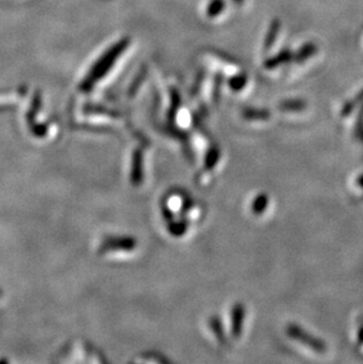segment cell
Returning <instances> with one entry per match:
<instances>
[{
	"label": "cell",
	"mask_w": 363,
	"mask_h": 364,
	"mask_svg": "<svg viewBox=\"0 0 363 364\" xmlns=\"http://www.w3.org/2000/svg\"><path fill=\"white\" fill-rule=\"evenodd\" d=\"M243 1H245V0H233V3L237 5H241Z\"/></svg>",
	"instance_id": "obj_5"
},
{
	"label": "cell",
	"mask_w": 363,
	"mask_h": 364,
	"mask_svg": "<svg viewBox=\"0 0 363 364\" xmlns=\"http://www.w3.org/2000/svg\"><path fill=\"white\" fill-rule=\"evenodd\" d=\"M129 45H130L129 38H123L117 43L114 44L91 69L90 75L85 80L87 87H90L97 80L103 78L104 75H107V72L110 71L112 66L115 65L119 57L122 56L123 52L129 48Z\"/></svg>",
	"instance_id": "obj_1"
},
{
	"label": "cell",
	"mask_w": 363,
	"mask_h": 364,
	"mask_svg": "<svg viewBox=\"0 0 363 364\" xmlns=\"http://www.w3.org/2000/svg\"><path fill=\"white\" fill-rule=\"evenodd\" d=\"M247 75L245 73L242 75H237L235 77H233L231 80H229L230 87L235 90V91H240L241 89L245 87L247 84Z\"/></svg>",
	"instance_id": "obj_4"
},
{
	"label": "cell",
	"mask_w": 363,
	"mask_h": 364,
	"mask_svg": "<svg viewBox=\"0 0 363 364\" xmlns=\"http://www.w3.org/2000/svg\"><path fill=\"white\" fill-rule=\"evenodd\" d=\"M224 0H210L208 8H206V16L209 18H216L224 11Z\"/></svg>",
	"instance_id": "obj_2"
},
{
	"label": "cell",
	"mask_w": 363,
	"mask_h": 364,
	"mask_svg": "<svg viewBox=\"0 0 363 364\" xmlns=\"http://www.w3.org/2000/svg\"><path fill=\"white\" fill-rule=\"evenodd\" d=\"M278 28H280V24H278V21H277V20H274V21L272 23V25H270V28H269L267 38H265V50H269V48H272V43H274V40H275V38H276Z\"/></svg>",
	"instance_id": "obj_3"
}]
</instances>
